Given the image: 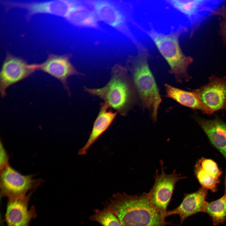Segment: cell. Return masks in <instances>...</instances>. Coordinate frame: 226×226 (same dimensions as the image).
I'll return each instance as SVG.
<instances>
[{"label":"cell","instance_id":"15","mask_svg":"<svg viewBox=\"0 0 226 226\" xmlns=\"http://www.w3.org/2000/svg\"><path fill=\"white\" fill-rule=\"evenodd\" d=\"M196 120L212 144L226 159V124L218 118L208 120L198 117Z\"/></svg>","mask_w":226,"mask_h":226},{"label":"cell","instance_id":"5","mask_svg":"<svg viewBox=\"0 0 226 226\" xmlns=\"http://www.w3.org/2000/svg\"><path fill=\"white\" fill-rule=\"evenodd\" d=\"M174 8L182 13L187 20L193 31L226 3V0H180L167 1Z\"/></svg>","mask_w":226,"mask_h":226},{"label":"cell","instance_id":"12","mask_svg":"<svg viewBox=\"0 0 226 226\" xmlns=\"http://www.w3.org/2000/svg\"><path fill=\"white\" fill-rule=\"evenodd\" d=\"M203 103L213 113L226 110V78L213 75L208 83L191 90Z\"/></svg>","mask_w":226,"mask_h":226},{"label":"cell","instance_id":"16","mask_svg":"<svg viewBox=\"0 0 226 226\" xmlns=\"http://www.w3.org/2000/svg\"><path fill=\"white\" fill-rule=\"evenodd\" d=\"M99 113L94 121L89 137L86 144L79 150L78 154H86L92 145L110 126L116 118L117 112L109 109L104 103L100 104Z\"/></svg>","mask_w":226,"mask_h":226},{"label":"cell","instance_id":"25","mask_svg":"<svg viewBox=\"0 0 226 226\" xmlns=\"http://www.w3.org/2000/svg\"><path fill=\"white\" fill-rule=\"evenodd\" d=\"M223 15L224 18V19H225L226 20V9L224 11Z\"/></svg>","mask_w":226,"mask_h":226},{"label":"cell","instance_id":"1","mask_svg":"<svg viewBox=\"0 0 226 226\" xmlns=\"http://www.w3.org/2000/svg\"><path fill=\"white\" fill-rule=\"evenodd\" d=\"M105 207L116 216L123 226H165V218L153 207L147 193L129 195L114 194Z\"/></svg>","mask_w":226,"mask_h":226},{"label":"cell","instance_id":"18","mask_svg":"<svg viewBox=\"0 0 226 226\" xmlns=\"http://www.w3.org/2000/svg\"><path fill=\"white\" fill-rule=\"evenodd\" d=\"M85 3L74 9L66 16L67 21L78 28L103 31L94 11Z\"/></svg>","mask_w":226,"mask_h":226},{"label":"cell","instance_id":"17","mask_svg":"<svg viewBox=\"0 0 226 226\" xmlns=\"http://www.w3.org/2000/svg\"><path fill=\"white\" fill-rule=\"evenodd\" d=\"M166 96L171 98L181 105L194 110H198L203 113L212 115L213 112L206 106L192 91L183 90L169 84H164Z\"/></svg>","mask_w":226,"mask_h":226},{"label":"cell","instance_id":"11","mask_svg":"<svg viewBox=\"0 0 226 226\" xmlns=\"http://www.w3.org/2000/svg\"><path fill=\"white\" fill-rule=\"evenodd\" d=\"M71 55L66 54L58 55L49 53L46 60L42 63H35L36 71L46 73L59 80L62 84L69 96L71 93L67 78L72 76H83L79 72L70 61Z\"/></svg>","mask_w":226,"mask_h":226},{"label":"cell","instance_id":"4","mask_svg":"<svg viewBox=\"0 0 226 226\" xmlns=\"http://www.w3.org/2000/svg\"><path fill=\"white\" fill-rule=\"evenodd\" d=\"M149 35L168 63L170 67L169 72L174 75L177 82L181 83L183 81L189 80L191 77L187 70L193 60L182 52L179 44L178 35L151 32Z\"/></svg>","mask_w":226,"mask_h":226},{"label":"cell","instance_id":"13","mask_svg":"<svg viewBox=\"0 0 226 226\" xmlns=\"http://www.w3.org/2000/svg\"><path fill=\"white\" fill-rule=\"evenodd\" d=\"M32 194L31 192L25 196L8 199L5 215L8 226H29L36 216L35 207H29Z\"/></svg>","mask_w":226,"mask_h":226},{"label":"cell","instance_id":"22","mask_svg":"<svg viewBox=\"0 0 226 226\" xmlns=\"http://www.w3.org/2000/svg\"><path fill=\"white\" fill-rule=\"evenodd\" d=\"M197 163L207 173L216 179H219L222 172L214 161L202 158Z\"/></svg>","mask_w":226,"mask_h":226},{"label":"cell","instance_id":"2","mask_svg":"<svg viewBox=\"0 0 226 226\" xmlns=\"http://www.w3.org/2000/svg\"><path fill=\"white\" fill-rule=\"evenodd\" d=\"M133 87L126 68L116 64L112 68L110 79L105 86L100 88L84 87V89L91 95L103 100L109 108L125 116L135 102Z\"/></svg>","mask_w":226,"mask_h":226},{"label":"cell","instance_id":"20","mask_svg":"<svg viewBox=\"0 0 226 226\" xmlns=\"http://www.w3.org/2000/svg\"><path fill=\"white\" fill-rule=\"evenodd\" d=\"M89 219L97 222L102 226H123L115 215L105 207L103 209L95 210Z\"/></svg>","mask_w":226,"mask_h":226},{"label":"cell","instance_id":"14","mask_svg":"<svg viewBox=\"0 0 226 226\" xmlns=\"http://www.w3.org/2000/svg\"><path fill=\"white\" fill-rule=\"evenodd\" d=\"M207 189L201 187L196 191L184 195L181 203L175 208L167 211L166 217L173 215L179 216L180 224L188 217L197 213L203 212L207 202Z\"/></svg>","mask_w":226,"mask_h":226},{"label":"cell","instance_id":"3","mask_svg":"<svg viewBox=\"0 0 226 226\" xmlns=\"http://www.w3.org/2000/svg\"><path fill=\"white\" fill-rule=\"evenodd\" d=\"M132 63L134 85L143 106L149 110L153 120H157L162 100L154 77L149 68L147 55L141 53Z\"/></svg>","mask_w":226,"mask_h":226},{"label":"cell","instance_id":"19","mask_svg":"<svg viewBox=\"0 0 226 226\" xmlns=\"http://www.w3.org/2000/svg\"><path fill=\"white\" fill-rule=\"evenodd\" d=\"M203 212L210 217L214 225L224 223L226 221V194L214 201L206 202Z\"/></svg>","mask_w":226,"mask_h":226},{"label":"cell","instance_id":"23","mask_svg":"<svg viewBox=\"0 0 226 226\" xmlns=\"http://www.w3.org/2000/svg\"><path fill=\"white\" fill-rule=\"evenodd\" d=\"M10 156L5 148L3 144L0 141V170L9 165V160Z\"/></svg>","mask_w":226,"mask_h":226},{"label":"cell","instance_id":"21","mask_svg":"<svg viewBox=\"0 0 226 226\" xmlns=\"http://www.w3.org/2000/svg\"><path fill=\"white\" fill-rule=\"evenodd\" d=\"M194 172L202 187L209 189L213 192L217 191V185L220 182L219 179H216L207 173L197 163L195 166Z\"/></svg>","mask_w":226,"mask_h":226},{"label":"cell","instance_id":"7","mask_svg":"<svg viewBox=\"0 0 226 226\" xmlns=\"http://www.w3.org/2000/svg\"><path fill=\"white\" fill-rule=\"evenodd\" d=\"M82 1L55 0L42 2H5L3 6L6 11L14 8L25 10L28 20L36 14H47L66 17L73 10L81 5Z\"/></svg>","mask_w":226,"mask_h":226},{"label":"cell","instance_id":"6","mask_svg":"<svg viewBox=\"0 0 226 226\" xmlns=\"http://www.w3.org/2000/svg\"><path fill=\"white\" fill-rule=\"evenodd\" d=\"M35 175H24L9 165L0 170L1 195L8 199L27 195L30 191H34L43 182L41 179H35Z\"/></svg>","mask_w":226,"mask_h":226},{"label":"cell","instance_id":"9","mask_svg":"<svg viewBox=\"0 0 226 226\" xmlns=\"http://www.w3.org/2000/svg\"><path fill=\"white\" fill-rule=\"evenodd\" d=\"M160 163L161 173L159 174L158 170L156 171L155 182L147 194L151 205L166 218L167 207L171 200L175 184L184 177L177 174L175 170L170 174H166L161 161Z\"/></svg>","mask_w":226,"mask_h":226},{"label":"cell","instance_id":"10","mask_svg":"<svg viewBox=\"0 0 226 226\" xmlns=\"http://www.w3.org/2000/svg\"><path fill=\"white\" fill-rule=\"evenodd\" d=\"M36 71L35 63L29 64L23 59L7 52L0 72L1 97L6 96L9 87L29 77Z\"/></svg>","mask_w":226,"mask_h":226},{"label":"cell","instance_id":"26","mask_svg":"<svg viewBox=\"0 0 226 226\" xmlns=\"http://www.w3.org/2000/svg\"><path fill=\"white\" fill-rule=\"evenodd\" d=\"M225 194H226V180H225Z\"/></svg>","mask_w":226,"mask_h":226},{"label":"cell","instance_id":"24","mask_svg":"<svg viewBox=\"0 0 226 226\" xmlns=\"http://www.w3.org/2000/svg\"><path fill=\"white\" fill-rule=\"evenodd\" d=\"M219 25L220 34L223 40L226 43V20H220Z\"/></svg>","mask_w":226,"mask_h":226},{"label":"cell","instance_id":"8","mask_svg":"<svg viewBox=\"0 0 226 226\" xmlns=\"http://www.w3.org/2000/svg\"><path fill=\"white\" fill-rule=\"evenodd\" d=\"M98 19L118 31L130 36L124 4L119 1L86 0Z\"/></svg>","mask_w":226,"mask_h":226}]
</instances>
